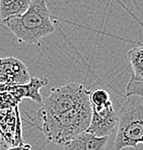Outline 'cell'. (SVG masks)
<instances>
[{
    "label": "cell",
    "mask_w": 143,
    "mask_h": 150,
    "mask_svg": "<svg viewBox=\"0 0 143 150\" xmlns=\"http://www.w3.org/2000/svg\"><path fill=\"white\" fill-rule=\"evenodd\" d=\"M91 118V105L88 96L72 109L58 116L41 120L39 128L49 142L62 145L86 131Z\"/></svg>",
    "instance_id": "obj_1"
},
{
    "label": "cell",
    "mask_w": 143,
    "mask_h": 150,
    "mask_svg": "<svg viewBox=\"0 0 143 150\" xmlns=\"http://www.w3.org/2000/svg\"><path fill=\"white\" fill-rule=\"evenodd\" d=\"M3 25L15 35L19 42L33 45L55 32L46 0H32L23 15L6 19Z\"/></svg>",
    "instance_id": "obj_2"
},
{
    "label": "cell",
    "mask_w": 143,
    "mask_h": 150,
    "mask_svg": "<svg viewBox=\"0 0 143 150\" xmlns=\"http://www.w3.org/2000/svg\"><path fill=\"white\" fill-rule=\"evenodd\" d=\"M115 150L137 148L143 142V100L137 96H125L117 111Z\"/></svg>",
    "instance_id": "obj_3"
},
{
    "label": "cell",
    "mask_w": 143,
    "mask_h": 150,
    "mask_svg": "<svg viewBox=\"0 0 143 150\" xmlns=\"http://www.w3.org/2000/svg\"><path fill=\"white\" fill-rule=\"evenodd\" d=\"M89 92L91 90L76 82H70L63 86L53 88L37 115L40 120L58 116L88 98Z\"/></svg>",
    "instance_id": "obj_4"
},
{
    "label": "cell",
    "mask_w": 143,
    "mask_h": 150,
    "mask_svg": "<svg viewBox=\"0 0 143 150\" xmlns=\"http://www.w3.org/2000/svg\"><path fill=\"white\" fill-rule=\"evenodd\" d=\"M117 124V111L113 101H110L103 107H91V123L86 132L98 137H110L116 133Z\"/></svg>",
    "instance_id": "obj_5"
},
{
    "label": "cell",
    "mask_w": 143,
    "mask_h": 150,
    "mask_svg": "<svg viewBox=\"0 0 143 150\" xmlns=\"http://www.w3.org/2000/svg\"><path fill=\"white\" fill-rule=\"evenodd\" d=\"M30 79V72L23 62L14 57L0 58V84H25Z\"/></svg>",
    "instance_id": "obj_6"
},
{
    "label": "cell",
    "mask_w": 143,
    "mask_h": 150,
    "mask_svg": "<svg viewBox=\"0 0 143 150\" xmlns=\"http://www.w3.org/2000/svg\"><path fill=\"white\" fill-rule=\"evenodd\" d=\"M47 78H40V77H30V81L25 84L16 85H5V91L11 92L13 96L19 101L23 98H28L36 103H42L43 98L40 92L42 87L48 84Z\"/></svg>",
    "instance_id": "obj_7"
},
{
    "label": "cell",
    "mask_w": 143,
    "mask_h": 150,
    "mask_svg": "<svg viewBox=\"0 0 143 150\" xmlns=\"http://www.w3.org/2000/svg\"><path fill=\"white\" fill-rule=\"evenodd\" d=\"M110 137H98L88 132H82L62 144L64 150H105Z\"/></svg>",
    "instance_id": "obj_8"
},
{
    "label": "cell",
    "mask_w": 143,
    "mask_h": 150,
    "mask_svg": "<svg viewBox=\"0 0 143 150\" xmlns=\"http://www.w3.org/2000/svg\"><path fill=\"white\" fill-rule=\"evenodd\" d=\"M15 125L16 108L10 110H0V134L9 147L13 146Z\"/></svg>",
    "instance_id": "obj_9"
},
{
    "label": "cell",
    "mask_w": 143,
    "mask_h": 150,
    "mask_svg": "<svg viewBox=\"0 0 143 150\" xmlns=\"http://www.w3.org/2000/svg\"><path fill=\"white\" fill-rule=\"evenodd\" d=\"M32 0H0V18L2 21L21 16L28 9Z\"/></svg>",
    "instance_id": "obj_10"
},
{
    "label": "cell",
    "mask_w": 143,
    "mask_h": 150,
    "mask_svg": "<svg viewBox=\"0 0 143 150\" xmlns=\"http://www.w3.org/2000/svg\"><path fill=\"white\" fill-rule=\"evenodd\" d=\"M130 65L132 67V78L143 81V47L141 44L135 46L127 53Z\"/></svg>",
    "instance_id": "obj_11"
},
{
    "label": "cell",
    "mask_w": 143,
    "mask_h": 150,
    "mask_svg": "<svg viewBox=\"0 0 143 150\" xmlns=\"http://www.w3.org/2000/svg\"><path fill=\"white\" fill-rule=\"evenodd\" d=\"M111 100V94L105 89L98 88L89 92V103L91 107H103L109 103Z\"/></svg>",
    "instance_id": "obj_12"
},
{
    "label": "cell",
    "mask_w": 143,
    "mask_h": 150,
    "mask_svg": "<svg viewBox=\"0 0 143 150\" xmlns=\"http://www.w3.org/2000/svg\"><path fill=\"white\" fill-rule=\"evenodd\" d=\"M21 101H19L9 91L0 92V110H10L18 107Z\"/></svg>",
    "instance_id": "obj_13"
},
{
    "label": "cell",
    "mask_w": 143,
    "mask_h": 150,
    "mask_svg": "<svg viewBox=\"0 0 143 150\" xmlns=\"http://www.w3.org/2000/svg\"><path fill=\"white\" fill-rule=\"evenodd\" d=\"M6 150H32V145L28 144V143H23V144L19 145V146L9 147V148Z\"/></svg>",
    "instance_id": "obj_14"
},
{
    "label": "cell",
    "mask_w": 143,
    "mask_h": 150,
    "mask_svg": "<svg viewBox=\"0 0 143 150\" xmlns=\"http://www.w3.org/2000/svg\"><path fill=\"white\" fill-rule=\"evenodd\" d=\"M8 148H9V146L6 144V142L4 141V139L2 138L1 134H0V150H6Z\"/></svg>",
    "instance_id": "obj_15"
}]
</instances>
